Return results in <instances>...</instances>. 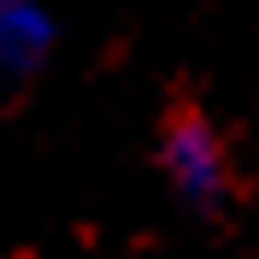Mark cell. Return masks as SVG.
Masks as SVG:
<instances>
[{"mask_svg":"<svg viewBox=\"0 0 259 259\" xmlns=\"http://www.w3.org/2000/svg\"><path fill=\"white\" fill-rule=\"evenodd\" d=\"M159 159H165V177L183 200L194 206H218L230 200V159H224V142H218V130L206 124L200 112H177L165 124L159 136Z\"/></svg>","mask_w":259,"mask_h":259,"instance_id":"6da1fadb","label":"cell"},{"mask_svg":"<svg viewBox=\"0 0 259 259\" xmlns=\"http://www.w3.org/2000/svg\"><path fill=\"white\" fill-rule=\"evenodd\" d=\"M53 48V18L41 0H0V77H30Z\"/></svg>","mask_w":259,"mask_h":259,"instance_id":"7a4b0ae2","label":"cell"}]
</instances>
